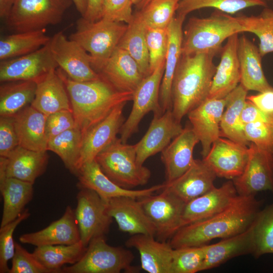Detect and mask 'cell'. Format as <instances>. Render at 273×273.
<instances>
[{
  "mask_svg": "<svg viewBox=\"0 0 273 273\" xmlns=\"http://www.w3.org/2000/svg\"><path fill=\"white\" fill-rule=\"evenodd\" d=\"M247 100L263 111L273 112V89L247 96Z\"/></svg>",
  "mask_w": 273,
  "mask_h": 273,
  "instance_id": "obj_54",
  "label": "cell"
},
{
  "mask_svg": "<svg viewBox=\"0 0 273 273\" xmlns=\"http://www.w3.org/2000/svg\"><path fill=\"white\" fill-rule=\"evenodd\" d=\"M216 177L203 159H195L192 165L180 176L170 183H164L163 189L187 203L214 188Z\"/></svg>",
  "mask_w": 273,
  "mask_h": 273,
  "instance_id": "obj_26",
  "label": "cell"
},
{
  "mask_svg": "<svg viewBox=\"0 0 273 273\" xmlns=\"http://www.w3.org/2000/svg\"><path fill=\"white\" fill-rule=\"evenodd\" d=\"M30 215L28 209H25L22 214L13 221L0 228V272L9 273L8 261L15 254V242L13 234L16 227Z\"/></svg>",
  "mask_w": 273,
  "mask_h": 273,
  "instance_id": "obj_46",
  "label": "cell"
},
{
  "mask_svg": "<svg viewBox=\"0 0 273 273\" xmlns=\"http://www.w3.org/2000/svg\"><path fill=\"white\" fill-rule=\"evenodd\" d=\"M49 46L58 67L71 79L83 82L101 77L93 68L88 53L76 41L67 38L63 31L51 38Z\"/></svg>",
  "mask_w": 273,
  "mask_h": 273,
  "instance_id": "obj_12",
  "label": "cell"
},
{
  "mask_svg": "<svg viewBox=\"0 0 273 273\" xmlns=\"http://www.w3.org/2000/svg\"><path fill=\"white\" fill-rule=\"evenodd\" d=\"M46 28H44L1 37V61L27 55L46 45L51 37L46 35Z\"/></svg>",
  "mask_w": 273,
  "mask_h": 273,
  "instance_id": "obj_38",
  "label": "cell"
},
{
  "mask_svg": "<svg viewBox=\"0 0 273 273\" xmlns=\"http://www.w3.org/2000/svg\"><path fill=\"white\" fill-rule=\"evenodd\" d=\"M266 6L264 0H181L178 3L176 13L177 16L186 18L189 13L195 10L212 8L233 15L248 8Z\"/></svg>",
  "mask_w": 273,
  "mask_h": 273,
  "instance_id": "obj_43",
  "label": "cell"
},
{
  "mask_svg": "<svg viewBox=\"0 0 273 273\" xmlns=\"http://www.w3.org/2000/svg\"><path fill=\"white\" fill-rule=\"evenodd\" d=\"M126 104L117 106L83 134L77 171L83 164L95 160L100 152L117 138L124 122L123 111Z\"/></svg>",
  "mask_w": 273,
  "mask_h": 273,
  "instance_id": "obj_16",
  "label": "cell"
},
{
  "mask_svg": "<svg viewBox=\"0 0 273 273\" xmlns=\"http://www.w3.org/2000/svg\"><path fill=\"white\" fill-rule=\"evenodd\" d=\"M167 28H147L146 40L151 73L165 61L168 43Z\"/></svg>",
  "mask_w": 273,
  "mask_h": 273,
  "instance_id": "obj_47",
  "label": "cell"
},
{
  "mask_svg": "<svg viewBox=\"0 0 273 273\" xmlns=\"http://www.w3.org/2000/svg\"><path fill=\"white\" fill-rule=\"evenodd\" d=\"M82 17H84L87 9V0H72Z\"/></svg>",
  "mask_w": 273,
  "mask_h": 273,
  "instance_id": "obj_57",
  "label": "cell"
},
{
  "mask_svg": "<svg viewBox=\"0 0 273 273\" xmlns=\"http://www.w3.org/2000/svg\"><path fill=\"white\" fill-rule=\"evenodd\" d=\"M175 0H148L139 12L147 28H167L176 12Z\"/></svg>",
  "mask_w": 273,
  "mask_h": 273,
  "instance_id": "obj_44",
  "label": "cell"
},
{
  "mask_svg": "<svg viewBox=\"0 0 273 273\" xmlns=\"http://www.w3.org/2000/svg\"><path fill=\"white\" fill-rule=\"evenodd\" d=\"M73 3L72 0H15L7 24L17 32L42 29L60 23Z\"/></svg>",
  "mask_w": 273,
  "mask_h": 273,
  "instance_id": "obj_8",
  "label": "cell"
},
{
  "mask_svg": "<svg viewBox=\"0 0 273 273\" xmlns=\"http://www.w3.org/2000/svg\"><path fill=\"white\" fill-rule=\"evenodd\" d=\"M82 139V132L75 127L51 139L48 143L47 151L58 155L65 167L76 175Z\"/></svg>",
  "mask_w": 273,
  "mask_h": 273,
  "instance_id": "obj_40",
  "label": "cell"
},
{
  "mask_svg": "<svg viewBox=\"0 0 273 273\" xmlns=\"http://www.w3.org/2000/svg\"><path fill=\"white\" fill-rule=\"evenodd\" d=\"M214 52L182 55L171 86L172 113L181 119L208 99L216 66Z\"/></svg>",
  "mask_w": 273,
  "mask_h": 273,
  "instance_id": "obj_3",
  "label": "cell"
},
{
  "mask_svg": "<svg viewBox=\"0 0 273 273\" xmlns=\"http://www.w3.org/2000/svg\"><path fill=\"white\" fill-rule=\"evenodd\" d=\"M103 1L87 0L86 12L83 18L91 22L100 20Z\"/></svg>",
  "mask_w": 273,
  "mask_h": 273,
  "instance_id": "obj_55",
  "label": "cell"
},
{
  "mask_svg": "<svg viewBox=\"0 0 273 273\" xmlns=\"http://www.w3.org/2000/svg\"><path fill=\"white\" fill-rule=\"evenodd\" d=\"M238 56L241 84L247 90L259 93L272 90L264 74L258 47L245 35L239 37Z\"/></svg>",
  "mask_w": 273,
  "mask_h": 273,
  "instance_id": "obj_29",
  "label": "cell"
},
{
  "mask_svg": "<svg viewBox=\"0 0 273 273\" xmlns=\"http://www.w3.org/2000/svg\"><path fill=\"white\" fill-rule=\"evenodd\" d=\"M247 90L239 84L225 97L226 110L220 122L221 136L242 145L249 146L244 131L245 124L242 120V113L247 101Z\"/></svg>",
  "mask_w": 273,
  "mask_h": 273,
  "instance_id": "obj_34",
  "label": "cell"
},
{
  "mask_svg": "<svg viewBox=\"0 0 273 273\" xmlns=\"http://www.w3.org/2000/svg\"><path fill=\"white\" fill-rule=\"evenodd\" d=\"M19 142L12 117H0V157H7Z\"/></svg>",
  "mask_w": 273,
  "mask_h": 273,
  "instance_id": "obj_52",
  "label": "cell"
},
{
  "mask_svg": "<svg viewBox=\"0 0 273 273\" xmlns=\"http://www.w3.org/2000/svg\"><path fill=\"white\" fill-rule=\"evenodd\" d=\"M105 201L108 214L116 220L121 231L131 235L155 236V227L138 199L120 196Z\"/></svg>",
  "mask_w": 273,
  "mask_h": 273,
  "instance_id": "obj_20",
  "label": "cell"
},
{
  "mask_svg": "<svg viewBox=\"0 0 273 273\" xmlns=\"http://www.w3.org/2000/svg\"><path fill=\"white\" fill-rule=\"evenodd\" d=\"M241 117L245 124L260 122L273 126V112L263 111L247 100L242 111Z\"/></svg>",
  "mask_w": 273,
  "mask_h": 273,
  "instance_id": "obj_53",
  "label": "cell"
},
{
  "mask_svg": "<svg viewBox=\"0 0 273 273\" xmlns=\"http://www.w3.org/2000/svg\"><path fill=\"white\" fill-rule=\"evenodd\" d=\"M33 184L13 177L0 179V191L3 199L1 227L13 221L24 211L33 195Z\"/></svg>",
  "mask_w": 273,
  "mask_h": 273,
  "instance_id": "obj_35",
  "label": "cell"
},
{
  "mask_svg": "<svg viewBox=\"0 0 273 273\" xmlns=\"http://www.w3.org/2000/svg\"><path fill=\"white\" fill-rule=\"evenodd\" d=\"M9 273H54L46 268L18 243L15 242V251Z\"/></svg>",
  "mask_w": 273,
  "mask_h": 273,
  "instance_id": "obj_48",
  "label": "cell"
},
{
  "mask_svg": "<svg viewBox=\"0 0 273 273\" xmlns=\"http://www.w3.org/2000/svg\"><path fill=\"white\" fill-rule=\"evenodd\" d=\"M155 229L157 240L165 242L181 228L186 203L163 189L160 194L138 199Z\"/></svg>",
  "mask_w": 273,
  "mask_h": 273,
  "instance_id": "obj_9",
  "label": "cell"
},
{
  "mask_svg": "<svg viewBox=\"0 0 273 273\" xmlns=\"http://www.w3.org/2000/svg\"><path fill=\"white\" fill-rule=\"evenodd\" d=\"M104 174L121 188L131 189L146 184L151 171L136 162V145L116 138L95 158Z\"/></svg>",
  "mask_w": 273,
  "mask_h": 273,
  "instance_id": "obj_6",
  "label": "cell"
},
{
  "mask_svg": "<svg viewBox=\"0 0 273 273\" xmlns=\"http://www.w3.org/2000/svg\"><path fill=\"white\" fill-rule=\"evenodd\" d=\"M204 260V245L173 249L171 273L200 271Z\"/></svg>",
  "mask_w": 273,
  "mask_h": 273,
  "instance_id": "obj_45",
  "label": "cell"
},
{
  "mask_svg": "<svg viewBox=\"0 0 273 273\" xmlns=\"http://www.w3.org/2000/svg\"><path fill=\"white\" fill-rule=\"evenodd\" d=\"M185 19V17L177 15L167 28L168 43L159 95L163 113L172 109L171 86L175 70L182 56V26Z\"/></svg>",
  "mask_w": 273,
  "mask_h": 273,
  "instance_id": "obj_30",
  "label": "cell"
},
{
  "mask_svg": "<svg viewBox=\"0 0 273 273\" xmlns=\"http://www.w3.org/2000/svg\"><path fill=\"white\" fill-rule=\"evenodd\" d=\"M87 249L81 241L71 245H55L36 247L32 252L43 266L54 273H62V266L73 264L82 257Z\"/></svg>",
  "mask_w": 273,
  "mask_h": 273,
  "instance_id": "obj_39",
  "label": "cell"
},
{
  "mask_svg": "<svg viewBox=\"0 0 273 273\" xmlns=\"http://www.w3.org/2000/svg\"><path fill=\"white\" fill-rule=\"evenodd\" d=\"M125 245L139 251L143 270L149 273H171L173 248L169 242L158 241L148 235L135 234Z\"/></svg>",
  "mask_w": 273,
  "mask_h": 273,
  "instance_id": "obj_28",
  "label": "cell"
},
{
  "mask_svg": "<svg viewBox=\"0 0 273 273\" xmlns=\"http://www.w3.org/2000/svg\"><path fill=\"white\" fill-rule=\"evenodd\" d=\"M127 28L123 24L101 18L91 22L82 17L69 39L81 46L89 55L93 68L99 74Z\"/></svg>",
  "mask_w": 273,
  "mask_h": 273,
  "instance_id": "obj_5",
  "label": "cell"
},
{
  "mask_svg": "<svg viewBox=\"0 0 273 273\" xmlns=\"http://www.w3.org/2000/svg\"><path fill=\"white\" fill-rule=\"evenodd\" d=\"M225 104V98H208L187 114L201 144L203 158L207 155L213 143L221 136L220 122Z\"/></svg>",
  "mask_w": 273,
  "mask_h": 273,
  "instance_id": "obj_17",
  "label": "cell"
},
{
  "mask_svg": "<svg viewBox=\"0 0 273 273\" xmlns=\"http://www.w3.org/2000/svg\"><path fill=\"white\" fill-rule=\"evenodd\" d=\"M261 203L255 195H238L220 212L180 228L169 242L173 249L201 246L215 239L240 234L250 226L260 210Z\"/></svg>",
  "mask_w": 273,
  "mask_h": 273,
  "instance_id": "obj_1",
  "label": "cell"
},
{
  "mask_svg": "<svg viewBox=\"0 0 273 273\" xmlns=\"http://www.w3.org/2000/svg\"><path fill=\"white\" fill-rule=\"evenodd\" d=\"M238 34L236 33L229 37L221 50L220 60L216 66L208 99L224 98L240 82Z\"/></svg>",
  "mask_w": 273,
  "mask_h": 273,
  "instance_id": "obj_25",
  "label": "cell"
},
{
  "mask_svg": "<svg viewBox=\"0 0 273 273\" xmlns=\"http://www.w3.org/2000/svg\"><path fill=\"white\" fill-rule=\"evenodd\" d=\"M12 117L20 146L35 151H47L46 115L30 105Z\"/></svg>",
  "mask_w": 273,
  "mask_h": 273,
  "instance_id": "obj_31",
  "label": "cell"
},
{
  "mask_svg": "<svg viewBox=\"0 0 273 273\" xmlns=\"http://www.w3.org/2000/svg\"><path fill=\"white\" fill-rule=\"evenodd\" d=\"M19 241L36 247L71 245L80 240L78 226L74 211L70 206L66 207L62 216L43 229L20 236Z\"/></svg>",
  "mask_w": 273,
  "mask_h": 273,
  "instance_id": "obj_24",
  "label": "cell"
},
{
  "mask_svg": "<svg viewBox=\"0 0 273 273\" xmlns=\"http://www.w3.org/2000/svg\"><path fill=\"white\" fill-rule=\"evenodd\" d=\"M74 214L78 226L80 240L87 247L93 239L105 237L112 222L107 211L106 202L95 191L79 188Z\"/></svg>",
  "mask_w": 273,
  "mask_h": 273,
  "instance_id": "obj_11",
  "label": "cell"
},
{
  "mask_svg": "<svg viewBox=\"0 0 273 273\" xmlns=\"http://www.w3.org/2000/svg\"><path fill=\"white\" fill-rule=\"evenodd\" d=\"M131 0H104L101 19L129 24L133 20Z\"/></svg>",
  "mask_w": 273,
  "mask_h": 273,
  "instance_id": "obj_50",
  "label": "cell"
},
{
  "mask_svg": "<svg viewBox=\"0 0 273 273\" xmlns=\"http://www.w3.org/2000/svg\"><path fill=\"white\" fill-rule=\"evenodd\" d=\"M251 226L252 255L257 258L265 254L273 253V203L258 212Z\"/></svg>",
  "mask_w": 273,
  "mask_h": 273,
  "instance_id": "obj_42",
  "label": "cell"
},
{
  "mask_svg": "<svg viewBox=\"0 0 273 273\" xmlns=\"http://www.w3.org/2000/svg\"><path fill=\"white\" fill-rule=\"evenodd\" d=\"M0 116L13 117L28 105L34 99L36 82L33 80H17L1 83Z\"/></svg>",
  "mask_w": 273,
  "mask_h": 273,
  "instance_id": "obj_36",
  "label": "cell"
},
{
  "mask_svg": "<svg viewBox=\"0 0 273 273\" xmlns=\"http://www.w3.org/2000/svg\"><path fill=\"white\" fill-rule=\"evenodd\" d=\"M15 0H0V17L6 19L9 16Z\"/></svg>",
  "mask_w": 273,
  "mask_h": 273,
  "instance_id": "obj_56",
  "label": "cell"
},
{
  "mask_svg": "<svg viewBox=\"0 0 273 273\" xmlns=\"http://www.w3.org/2000/svg\"><path fill=\"white\" fill-rule=\"evenodd\" d=\"M146 31L147 28L137 13L127 24V29L118 45L135 61L145 77L151 74Z\"/></svg>",
  "mask_w": 273,
  "mask_h": 273,
  "instance_id": "obj_37",
  "label": "cell"
},
{
  "mask_svg": "<svg viewBox=\"0 0 273 273\" xmlns=\"http://www.w3.org/2000/svg\"><path fill=\"white\" fill-rule=\"evenodd\" d=\"M147 1H148V0H147ZM175 1H177V2H179L181 1V0H175Z\"/></svg>",
  "mask_w": 273,
  "mask_h": 273,
  "instance_id": "obj_59",
  "label": "cell"
},
{
  "mask_svg": "<svg viewBox=\"0 0 273 273\" xmlns=\"http://www.w3.org/2000/svg\"><path fill=\"white\" fill-rule=\"evenodd\" d=\"M248 156V146L219 137L202 159L217 177L233 180L242 174Z\"/></svg>",
  "mask_w": 273,
  "mask_h": 273,
  "instance_id": "obj_15",
  "label": "cell"
},
{
  "mask_svg": "<svg viewBox=\"0 0 273 273\" xmlns=\"http://www.w3.org/2000/svg\"><path fill=\"white\" fill-rule=\"evenodd\" d=\"M164 63L165 61L145 77L134 92L131 111L119 131L120 139L123 143H126L138 131L140 122L147 113L152 111L155 116L163 113L160 104L159 95Z\"/></svg>",
  "mask_w": 273,
  "mask_h": 273,
  "instance_id": "obj_10",
  "label": "cell"
},
{
  "mask_svg": "<svg viewBox=\"0 0 273 273\" xmlns=\"http://www.w3.org/2000/svg\"><path fill=\"white\" fill-rule=\"evenodd\" d=\"M267 1H273V0H267Z\"/></svg>",
  "mask_w": 273,
  "mask_h": 273,
  "instance_id": "obj_60",
  "label": "cell"
},
{
  "mask_svg": "<svg viewBox=\"0 0 273 273\" xmlns=\"http://www.w3.org/2000/svg\"><path fill=\"white\" fill-rule=\"evenodd\" d=\"M236 18L245 32L252 33L258 37V49L262 57L273 52V10L265 8L259 15H243Z\"/></svg>",
  "mask_w": 273,
  "mask_h": 273,
  "instance_id": "obj_41",
  "label": "cell"
},
{
  "mask_svg": "<svg viewBox=\"0 0 273 273\" xmlns=\"http://www.w3.org/2000/svg\"><path fill=\"white\" fill-rule=\"evenodd\" d=\"M78 179V188H87L95 191L105 200L111 198L127 196L137 199L153 194L165 186L164 183L149 188L133 190L119 186L102 171L95 159L83 164L76 175Z\"/></svg>",
  "mask_w": 273,
  "mask_h": 273,
  "instance_id": "obj_19",
  "label": "cell"
},
{
  "mask_svg": "<svg viewBox=\"0 0 273 273\" xmlns=\"http://www.w3.org/2000/svg\"><path fill=\"white\" fill-rule=\"evenodd\" d=\"M245 32L236 17L216 10L206 18L192 17L183 36L182 55L220 52L222 43L232 35Z\"/></svg>",
  "mask_w": 273,
  "mask_h": 273,
  "instance_id": "obj_4",
  "label": "cell"
},
{
  "mask_svg": "<svg viewBox=\"0 0 273 273\" xmlns=\"http://www.w3.org/2000/svg\"><path fill=\"white\" fill-rule=\"evenodd\" d=\"M199 140L191 125H187L161 152L165 169V183L184 174L193 164V151Z\"/></svg>",
  "mask_w": 273,
  "mask_h": 273,
  "instance_id": "obj_22",
  "label": "cell"
},
{
  "mask_svg": "<svg viewBox=\"0 0 273 273\" xmlns=\"http://www.w3.org/2000/svg\"><path fill=\"white\" fill-rule=\"evenodd\" d=\"M249 156L242 174L232 180L238 195H255L257 193L273 192V153L251 143Z\"/></svg>",
  "mask_w": 273,
  "mask_h": 273,
  "instance_id": "obj_13",
  "label": "cell"
},
{
  "mask_svg": "<svg viewBox=\"0 0 273 273\" xmlns=\"http://www.w3.org/2000/svg\"><path fill=\"white\" fill-rule=\"evenodd\" d=\"M244 131L248 141L257 147L273 153V126L260 122L245 124Z\"/></svg>",
  "mask_w": 273,
  "mask_h": 273,
  "instance_id": "obj_49",
  "label": "cell"
},
{
  "mask_svg": "<svg viewBox=\"0 0 273 273\" xmlns=\"http://www.w3.org/2000/svg\"><path fill=\"white\" fill-rule=\"evenodd\" d=\"M58 66L51 52L49 42L27 55L1 61V83L17 80L36 81Z\"/></svg>",
  "mask_w": 273,
  "mask_h": 273,
  "instance_id": "obj_14",
  "label": "cell"
},
{
  "mask_svg": "<svg viewBox=\"0 0 273 273\" xmlns=\"http://www.w3.org/2000/svg\"><path fill=\"white\" fill-rule=\"evenodd\" d=\"M99 74L122 92L134 93L145 78L135 61L126 51L118 47Z\"/></svg>",
  "mask_w": 273,
  "mask_h": 273,
  "instance_id": "obj_27",
  "label": "cell"
},
{
  "mask_svg": "<svg viewBox=\"0 0 273 273\" xmlns=\"http://www.w3.org/2000/svg\"><path fill=\"white\" fill-rule=\"evenodd\" d=\"M251 225L246 231L222 239L217 243L204 245V260L201 271L216 267L237 256L252 254L253 239Z\"/></svg>",
  "mask_w": 273,
  "mask_h": 273,
  "instance_id": "obj_33",
  "label": "cell"
},
{
  "mask_svg": "<svg viewBox=\"0 0 273 273\" xmlns=\"http://www.w3.org/2000/svg\"><path fill=\"white\" fill-rule=\"evenodd\" d=\"M36 89L31 105L46 116L61 110L72 111L65 85L53 70L36 81Z\"/></svg>",
  "mask_w": 273,
  "mask_h": 273,
  "instance_id": "obj_32",
  "label": "cell"
},
{
  "mask_svg": "<svg viewBox=\"0 0 273 273\" xmlns=\"http://www.w3.org/2000/svg\"><path fill=\"white\" fill-rule=\"evenodd\" d=\"M183 128L181 123L174 117L171 110L161 115H154L147 132L135 144L138 164L143 165L148 158L161 152Z\"/></svg>",
  "mask_w": 273,
  "mask_h": 273,
  "instance_id": "obj_18",
  "label": "cell"
},
{
  "mask_svg": "<svg viewBox=\"0 0 273 273\" xmlns=\"http://www.w3.org/2000/svg\"><path fill=\"white\" fill-rule=\"evenodd\" d=\"M68 92L75 127L83 134L104 119L118 105L132 101L133 93L116 89L101 76L95 80L78 82L56 69Z\"/></svg>",
  "mask_w": 273,
  "mask_h": 273,
  "instance_id": "obj_2",
  "label": "cell"
},
{
  "mask_svg": "<svg viewBox=\"0 0 273 273\" xmlns=\"http://www.w3.org/2000/svg\"><path fill=\"white\" fill-rule=\"evenodd\" d=\"M238 195L233 180L215 187L203 195L186 203L182 215L181 228L203 220L220 212Z\"/></svg>",
  "mask_w": 273,
  "mask_h": 273,
  "instance_id": "obj_23",
  "label": "cell"
},
{
  "mask_svg": "<svg viewBox=\"0 0 273 273\" xmlns=\"http://www.w3.org/2000/svg\"><path fill=\"white\" fill-rule=\"evenodd\" d=\"M47 151H35L20 146L7 157H0V179L13 177L32 184L46 171Z\"/></svg>",
  "mask_w": 273,
  "mask_h": 273,
  "instance_id": "obj_21",
  "label": "cell"
},
{
  "mask_svg": "<svg viewBox=\"0 0 273 273\" xmlns=\"http://www.w3.org/2000/svg\"><path fill=\"white\" fill-rule=\"evenodd\" d=\"M133 4L135 5H144L147 0H131Z\"/></svg>",
  "mask_w": 273,
  "mask_h": 273,
  "instance_id": "obj_58",
  "label": "cell"
},
{
  "mask_svg": "<svg viewBox=\"0 0 273 273\" xmlns=\"http://www.w3.org/2000/svg\"><path fill=\"white\" fill-rule=\"evenodd\" d=\"M75 127L72 111L61 110L47 116L45 132L48 143L57 135Z\"/></svg>",
  "mask_w": 273,
  "mask_h": 273,
  "instance_id": "obj_51",
  "label": "cell"
},
{
  "mask_svg": "<svg viewBox=\"0 0 273 273\" xmlns=\"http://www.w3.org/2000/svg\"><path fill=\"white\" fill-rule=\"evenodd\" d=\"M131 251L121 246L106 243L105 237L91 240L87 249L76 263L62 268L63 273L138 272L140 268L131 265L134 259Z\"/></svg>",
  "mask_w": 273,
  "mask_h": 273,
  "instance_id": "obj_7",
  "label": "cell"
}]
</instances>
